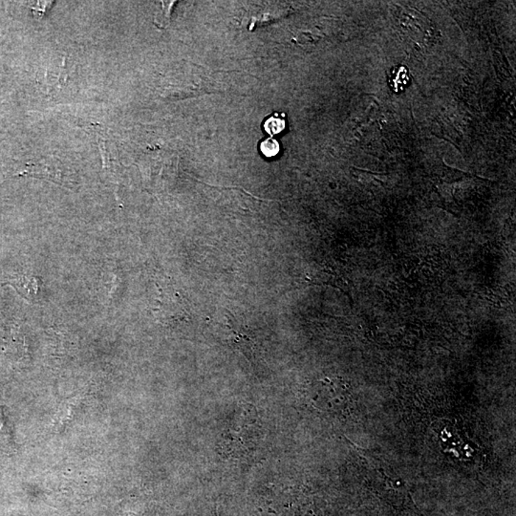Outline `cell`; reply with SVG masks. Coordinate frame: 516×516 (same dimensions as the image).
<instances>
[{"label": "cell", "mask_w": 516, "mask_h": 516, "mask_svg": "<svg viewBox=\"0 0 516 516\" xmlns=\"http://www.w3.org/2000/svg\"><path fill=\"white\" fill-rule=\"evenodd\" d=\"M4 284H9L16 290V292L22 297L32 298L37 295L38 281L36 278L27 277V275H16L7 280Z\"/></svg>", "instance_id": "6da1fadb"}, {"label": "cell", "mask_w": 516, "mask_h": 516, "mask_svg": "<svg viewBox=\"0 0 516 516\" xmlns=\"http://www.w3.org/2000/svg\"><path fill=\"white\" fill-rule=\"evenodd\" d=\"M264 130L270 136L278 135L285 130V120L278 114L270 116L264 122Z\"/></svg>", "instance_id": "7a4b0ae2"}, {"label": "cell", "mask_w": 516, "mask_h": 516, "mask_svg": "<svg viewBox=\"0 0 516 516\" xmlns=\"http://www.w3.org/2000/svg\"><path fill=\"white\" fill-rule=\"evenodd\" d=\"M11 442H12V431H11L10 423L5 417L4 411L0 409V443L9 446Z\"/></svg>", "instance_id": "3957f363"}, {"label": "cell", "mask_w": 516, "mask_h": 516, "mask_svg": "<svg viewBox=\"0 0 516 516\" xmlns=\"http://www.w3.org/2000/svg\"><path fill=\"white\" fill-rule=\"evenodd\" d=\"M280 146L277 140L273 138H268L262 142L260 144V152L262 154L268 158L275 157L280 152Z\"/></svg>", "instance_id": "277c9868"}, {"label": "cell", "mask_w": 516, "mask_h": 516, "mask_svg": "<svg viewBox=\"0 0 516 516\" xmlns=\"http://www.w3.org/2000/svg\"><path fill=\"white\" fill-rule=\"evenodd\" d=\"M395 78L391 80L393 88H398L400 85H406L409 76H407V70L404 67H399L397 72H394Z\"/></svg>", "instance_id": "5b68a950"}, {"label": "cell", "mask_w": 516, "mask_h": 516, "mask_svg": "<svg viewBox=\"0 0 516 516\" xmlns=\"http://www.w3.org/2000/svg\"><path fill=\"white\" fill-rule=\"evenodd\" d=\"M53 2L50 1H38L33 7V12L38 18H41L50 9Z\"/></svg>", "instance_id": "8992f818"}]
</instances>
